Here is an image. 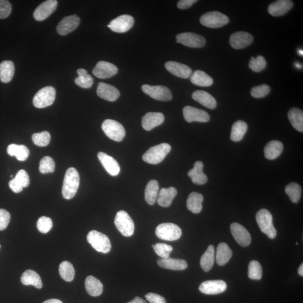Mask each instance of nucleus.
<instances>
[{
	"label": "nucleus",
	"instance_id": "obj_1",
	"mask_svg": "<svg viewBox=\"0 0 303 303\" xmlns=\"http://www.w3.org/2000/svg\"><path fill=\"white\" fill-rule=\"evenodd\" d=\"M80 184V177L77 170L71 168L66 171L64 180L62 194L66 200H71L77 194Z\"/></svg>",
	"mask_w": 303,
	"mask_h": 303
},
{
	"label": "nucleus",
	"instance_id": "obj_2",
	"mask_svg": "<svg viewBox=\"0 0 303 303\" xmlns=\"http://www.w3.org/2000/svg\"><path fill=\"white\" fill-rule=\"evenodd\" d=\"M171 149V146L168 143L155 145L146 151L142 159L146 163L157 165L163 162Z\"/></svg>",
	"mask_w": 303,
	"mask_h": 303
},
{
	"label": "nucleus",
	"instance_id": "obj_3",
	"mask_svg": "<svg viewBox=\"0 0 303 303\" xmlns=\"http://www.w3.org/2000/svg\"><path fill=\"white\" fill-rule=\"evenodd\" d=\"M256 220L260 230L269 239L276 238L277 231L273 224L272 215L266 209L260 210L256 215Z\"/></svg>",
	"mask_w": 303,
	"mask_h": 303
},
{
	"label": "nucleus",
	"instance_id": "obj_4",
	"mask_svg": "<svg viewBox=\"0 0 303 303\" xmlns=\"http://www.w3.org/2000/svg\"><path fill=\"white\" fill-rule=\"evenodd\" d=\"M88 242L97 252L107 254L110 252L111 244L107 236L96 230L90 231L87 235Z\"/></svg>",
	"mask_w": 303,
	"mask_h": 303
},
{
	"label": "nucleus",
	"instance_id": "obj_5",
	"mask_svg": "<svg viewBox=\"0 0 303 303\" xmlns=\"http://www.w3.org/2000/svg\"><path fill=\"white\" fill-rule=\"evenodd\" d=\"M115 225L120 233L126 237H130L134 233V222L125 211H120L117 213Z\"/></svg>",
	"mask_w": 303,
	"mask_h": 303
},
{
	"label": "nucleus",
	"instance_id": "obj_6",
	"mask_svg": "<svg viewBox=\"0 0 303 303\" xmlns=\"http://www.w3.org/2000/svg\"><path fill=\"white\" fill-rule=\"evenodd\" d=\"M156 235L160 239L172 241L181 238L182 231L177 225L164 223L156 227Z\"/></svg>",
	"mask_w": 303,
	"mask_h": 303
},
{
	"label": "nucleus",
	"instance_id": "obj_7",
	"mask_svg": "<svg viewBox=\"0 0 303 303\" xmlns=\"http://www.w3.org/2000/svg\"><path fill=\"white\" fill-rule=\"evenodd\" d=\"M102 129L109 138L117 142L122 141L126 135L124 126L115 120L107 119L104 121Z\"/></svg>",
	"mask_w": 303,
	"mask_h": 303
},
{
	"label": "nucleus",
	"instance_id": "obj_8",
	"mask_svg": "<svg viewBox=\"0 0 303 303\" xmlns=\"http://www.w3.org/2000/svg\"><path fill=\"white\" fill-rule=\"evenodd\" d=\"M56 97V90L53 87L47 86L38 92L33 98V105L39 108L53 105Z\"/></svg>",
	"mask_w": 303,
	"mask_h": 303
},
{
	"label": "nucleus",
	"instance_id": "obj_9",
	"mask_svg": "<svg viewBox=\"0 0 303 303\" xmlns=\"http://www.w3.org/2000/svg\"><path fill=\"white\" fill-rule=\"evenodd\" d=\"M200 22L203 26L210 28H219L228 24L229 19L219 12H208L200 18Z\"/></svg>",
	"mask_w": 303,
	"mask_h": 303
},
{
	"label": "nucleus",
	"instance_id": "obj_10",
	"mask_svg": "<svg viewBox=\"0 0 303 303\" xmlns=\"http://www.w3.org/2000/svg\"><path fill=\"white\" fill-rule=\"evenodd\" d=\"M141 89L144 93L156 100L169 101L173 98L171 91L167 87L144 84Z\"/></svg>",
	"mask_w": 303,
	"mask_h": 303
},
{
	"label": "nucleus",
	"instance_id": "obj_11",
	"mask_svg": "<svg viewBox=\"0 0 303 303\" xmlns=\"http://www.w3.org/2000/svg\"><path fill=\"white\" fill-rule=\"evenodd\" d=\"M177 42L191 48H202L206 44L204 37L192 32L180 33L177 36Z\"/></svg>",
	"mask_w": 303,
	"mask_h": 303
},
{
	"label": "nucleus",
	"instance_id": "obj_12",
	"mask_svg": "<svg viewBox=\"0 0 303 303\" xmlns=\"http://www.w3.org/2000/svg\"><path fill=\"white\" fill-rule=\"evenodd\" d=\"M134 24L133 17L129 15H122L113 20L107 27L113 32L122 33L129 31Z\"/></svg>",
	"mask_w": 303,
	"mask_h": 303
},
{
	"label": "nucleus",
	"instance_id": "obj_13",
	"mask_svg": "<svg viewBox=\"0 0 303 303\" xmlns=\"http://www.w3.org/2000/svg\"><path fill=\"white\" fill-rule=\"evenodd\" d=\"M183 115L188 122H207L210 120V116L206 111L190 106L184 108Z\"/></svg>",
	"mask_w": 303,
	"mask_h": 303
},
{
	"label": "nucleus",
	"instance_id": "obj_14",
	"mask_svg": "<svg viewBox=\"0 0 303 303\" xmlns=\"http://www.w3.org/2000/svg\"><path fill=\"white\" fill-rule=\"evenodd\" d=\"M230 230L234 239L241 247H248L250 244L252 238L244 226L235 222L231 225Z\"/></svg>",
	"mask_w": 303,
	"mask_h": 303
},
{
	"label": "nucleus",
	"instance_id": "obj_15",
	"mask_svg": "<svg viewBox=\"0 0 303 303\" xmlns=\"http://www.w3.org/2000/svg\"><path fill=\"white\" fill-rule=\"evenodd\" d=\"M118 72V69L115 65L101 61L97 64L93 70V74L99 79H107L115 75Z\"/></svg>",
	"mask_w": 303,
	"mask_h": 303
},
{
	"label": "nucleus",
	"instance_id": "obj_16",
	"mask_svg": "<svg viewBox=\"0 0 303 303\" xmlns=\"http://www.w3.org/2000/svg\"><path fill=\"white\" fill-rule=\"evenodd\" d=\"M58 1L48 0L38 7L33 14V17L37 21H43L53 14L58 7Z\"/></svg>",
	"mask_w": 303,
	"mask_h": 303
},
{
	"label": "nucleus",
	"instance_id": "obj_17",
	"mask_svg": "<svg viewBox=\"0 0 303 303\" xmlns=\"http://www.w3.org/2000/svg\"><path fill=\"white\" fill-rule=\"evenodd\" d=\"M253 40V36L250 33L246 32H238L231 35L230 44L235 49H243L252 44Z\"/></svg>",
	"mask_w": 303,
	"mask_h": 303
},
{
	"label": "nucleus",
	"instance_id": "obj_18",
	"mask_svg": "<svg viewBox=\"0 0 303 303\" xmlns=\"http://www.w3.org/2000/svg\"><path fill=\"white\" fill-rule=\"evenodd\" d=\"M80 23V19L77 15L66 17L59 23L57 31L61 36L67 35L77 29Z\"/></svg>",
	"mask_w": 303,
	"mask_h": 303
},
{
	"label": "nucleus",
	"instance_id": "obj_19",
	"mask_svg": "<svg viewBox=\"0 0 303 303\" xmlns=\"http://www.w3.org/2000/svg\"><path fill=\"white\" fill-rule=\"evenodd\" d=\"M227 288L225 281L222 280H209L201 283L199 289L207 295H216L224 292Z\"/></svg>",
	"mask_w": 303,
	"mask_h": 303
},
{
	"label": "nucleus",
	"instance_id": "obj_20",
	"mask_svg": "<svg viewBox=\"0 0 303 303\" xmlns=\"http://www.w3.org/2000/svg\"><path fill=\"white\" fill-rule=\"evenodd\" d=\"M165 68L170 73L183 79H188L192 74V70L188 66L176 61H168L165 64Z\"/></svg>",
	"mask_w": 303,
	"mask_h": 303
},
{
	"label": "nucleus",
	"instance_id": "obj_21",
	"mask_svg": "<svg viewBox=\"0 0 303 303\" xmlns=\"http://www.w3.org/2000/svg\"><path fill=\"white\" fill-rule=\"evenodd\" d=\"M97 93L99 97L110 102H114L120 97V93L116 88L105 83H99Z\"/></svg>",
	"mask_w": 303,
	"mask_h": 303
},
{
	"label": "nucleus",
	"instance_id": "obj_22",
	"mask_svg": "<svg viewBox=\"0 0 303 303\" xmlns=\"http://www.w3.org/2000/svg\"><path fill=\"white\" fill-rule=\"evenodd\" d=\"M98 158L103 168L111 176L116 177L119 175L120 168L115 159L102 152L98 154Z\"/></svg>",
	"mask_w": 303,
	"mask_h": 303
},
{
	"label": "nucleus",
	"instance_id": "obj_23",
	"mask_svg": "<svg viewBox=\"0 0 303 303\" xmlns=\"http://www.w3.org/2000/svg\"><path fill=\"white\" fill-rule=\"evenodd\" d=\"M293 6L290 0H278L269 5L268 12L273 17H281L285 15Z\"/></svg>",
	"mask_w": 303,
	"mask_h": 303
},
{
	"label": "nucleus",
	"instance_id": "obj_24",
	"mask_svg": "<svg viewBox=\"0 0 303 303\" xmlns=\"http://www.w3.org/2000/svg\"><path fill=\"white\" fill-rule=\"evenodd\" d=\"M165 117L161 112H148L143 117L141 125L145 130H153L155 127L162 125L164 122Z\"/></svg>",
	"mask_w": 303,
	"mask_h": 303
},
{
	"label": "nucleus",
	"instance_id": "obj_25",
	"mask_svg": "<svg viewBox=\"0 0 303 303\" xmlns=\"http://www.w3.org/2000/svg\"><path fill=\"white\" fill-rule=\"evenodd\" d=\"M158 264L160 267L174 271L184 270L188 267V263L186 260L170 257L159 259Z\"/></svg>",
	"mask_w": 303,
	"mask_h": 303
},
{
	"label": "nucleus",
	"instance_id": "obj_26",
	"mask_svg": "<svg viewBox=\"0 0 303 303\" xmlns=\"http://www.w3.org/2000/svg\"><path fill=\"white\" fill-rule=\"evenodd\" d=\"M177 194V189L174 187L161 189L157 200L158 204L163 207H170Z\"/></svg>",
	"mask_w": 303,
	"mask_h": 303
},
{
	"label": "nucleus",
	"instance_id": "obj_27",
	"mask_svg": "<svg viewBox=\"0 0 303 303\" xmlns=\"http://www.w3.org/2000/svg\"><path fill=\"white\" fill-rule=\"evenodd\" d=\"M192 98L202 106L211 110H214L217 106L215 98L206 91H197L193 93Z\"/></svg>",
	"mask_w": 303,
	"mask_h": 303
},
{
	"label": "nucleus",
	"instance_id": "obj_28",
	"mask_svg": "<svg viewBox=\"0 0 303 303\" xmlns=\"http://www.w3.org/2000/svg\"><path fill=\"white\" fill-rule=\"evenodd\" d=\"M203 167L204 165L202 162H197L194 165L193 169L189 172L188 176L191 178L194 184L201 186L207 182V177L203 172Z\"/></svg>",
	"mask_w": 303,
	"mask_h": 303
},
{
	"label": "nucleus",
	"instance_id": "obj_29",
	"mask_svg": "<svg viewBox=\"0 0 303 303\" xmlns=\"http://www.w3.org/2000/svg\"><path fill=\"white\" fill-rule=\"evenodd\" d=\"M232 255H233V252L226 243H221L218 245L216 252V260L219 266H224L228 263Z\"/></svg>",
	"mask_w": 303,
	"mask_h": 303
},
{
	"label": "nucleus",
	"instance_id": "obj_30",
	"mask_svg": "<svg viewBox=\"0 0 303 303\" xmlns=\"http://www.w3.org/2000/svg\"><path fill=\"white\" fill-rule=\"evenodd\" d=\"M283 149V146L281 141H271L264 147L265 158L270 160L276 159L282 154Z\"/></svg>",
	"mask_w": 303,
	"mask_h": 303
},
{
	"label": "nucleus",
	"instance_id": "obj_31",
	"mask_svg": "<svg viewBox=\"0 0 303 303\" xmlns=\"http://www.w3.org/2000/svg\"><path fill=\"white\" fill-rule=\"evenodd\" d=\"M85 287L88 294L92 296L101 295L103 292L102 283L98 279L92 276L87 277L85 281Z\"/></svg>",
	"mask_w": 303,
	"mask_h": 303
},
{
	"label": "nucleus",
	"instance_id": "obj_32",
	"mask_svg": "<svg viewBox=\"0 0 303 303\" xmlns=\"http://www.w3.org/2000/svg\"><path fill=\"white\" fill-rule=\"evenodd\" d=\"M159 193V184L155 180L150 181L146 185L145 190V200L148 205L153 206L158 200Z\"/></svg>",
	"mask_w": 303,
	"mask_h": 303
},
{
	"label": "nucleus",
	"instance_id": "obj_33",
	"mask_svg": "<svg viewBox=\"0 0 303 303\" xmlns=\"http://www.w3.org/2000/svg\"><path fill=\"white\" fill-rule=\"evenodd\" d=\"M203 196L197 192H192L189 196L187 202L188 209L194 214H198L202 211Z\"/></svg>",
	"mask_w": 303,
	"mask_h": 303
},
{
	"label": "nucleus",
	"instance_id": "obj_34",
	"mask_svg": "<svg viewBox=\"0 0 303 303\" xmlns=\"http://www.w3.org/2000/svg\"><path fill=\"white\" fill-rule=\"evenodd\" d=\"M15 73V66L12 61H3L0 64V80L4 83L11 81Z\"/></svg>",
	"mask_w": 303,
	"mask_h": 303
},
{
	"label": "nucleus",
	"instance_id": "obj_35",
	"mask_svg": "<svg viewBox=\"0 0 303 303\" xmlns=\"http://www.w3.org/2000/svg\"><path fill=\"white\" fill-rule=\"evenodd\" d=\"M215 261V249L213 245H210L201 259V266L203 270L208 272L214 266Z\"/></svg>",
	"mask_w": 303,
	"mask_h": 303
},
{
	"label": "nucleus",
	"instance_id": "obj_36",
	"mask_svg": "<svg viewBox=\"0 0 303 303\" xmlns=\"http://www.w3.org/2000/svg\"><path fill=\"white\" fill-rule=\"evenodd\" d=\"M191 82L200 87H210L214 83V80L210 75L202 70H196L191 76Z\"/></svg>",
	"mask_w": 303,
	"mask_h": 303
},
{
	"label": "nucleus",
	"instance_id": "obj_37",
	"mask_svg": "<svg viewBox=\"0 0 303 303\" xmlns=\"http://www.w3.org/2000/svg\"><path fill=\"white\" fill-rule=\"evenodd\" d=\"M8 154L11 156H15L20 162H25L30 156V150L25 145L12 144L8 146Z\"/></svg>",
	"mask_w": 303,
	"mask_h": 303
},
{
	"label": "nucleus",
	"instance_id": "obj_38",
	"mask_svg": "<svg viewBox=\"0 0 303 303\" xmlns=\"http://www.w3.org/2000/svg\"><path fill=\"white\" fill-rule=\"evenodd\" d=\"M21 282L25 285H33L37 288H41L43 285L39 274L31 269H28L22 274Z\"/></svg>",
	"mask_w": 303,
	"mask_h": 303
},
{
	"label": "nucleus",
	"instance_id": "obj_39",
	"mask_svg": "<svg viewBox=\"0 0 303 303\" xmlns=\"http://www.w3.org/2000/svg\"><path fill=\"white\" fill-rule=\"evenodd\" d=\"M248 130L247 123L242 120H238L232 126L230 138L231 140L238 142L243 139Z\"/></svg>",
	"mask_w": 303,
	"mask_h": 303
},
{
	"label": "nucleus",
	"instance_id": "obj_40",
	"mask_svg": "<svg viewBox=\"0 0 303 303\" xmlns=\"http://www.w3.org/2000/svg\"><path fill=\"white\" fill-rule=\"evenodd\" d=\"M288 117L291 125L300 132L303 131V112L299 108H292L288 113Z\"/></svg>",
	"mask_w": 303,
	"mask_h": 303
},
{
	"label": "nucleus",
	"instance_id": "obj_41",
	"mask_svg": "<svg viewBox=\"0 0 303 303\" xmlns=\"http://www.w3.org/2000/svg\"><path fill=\"white\" fill-rule=\"evenodd\" d=\"M77 73L78 77L75 79V82L78 86L83 88H89L92 86L93 79L88 74L86 70L79 69Z\"/></svg>",
	"mask_w": 303,
	"mask_h": 303
},
{
	"label": "nucleus",
	"instance_id": "obj_42",
	"mask_svg": "<svg viewBox=\"0 0 303 303\" xmlns=\"http://www.w3.org/2000/svg\"><path fill=\"white\" fill-rule=\"evenodd\" d=\"M59 273L65 281L71 282L74 280L75 269L73 264L68 261H64L60 264Z\"/></svg>",
	"mask_w": 303,
	"mask_h": 303
},
{
	"label": "nucleus",
	"instance_id": "obj_43",
	"mask_svg": "<svg viewBox=\"0 0 303 303\" xmlns=\"http://www.w3.org/2000/svg\"><path fill=\"white\" fill-rule=\"evenodd\" d=\"M285 192L292 202L297 203L299 201L301 195V188L299 184L295 183L288 184L285 188Z\"/></svg>",
	"mask_w": 303,
	"mask_h": 303
},
{
	"label": "nucleus",
	"instance_id": "obj_44",
	"mask_svg": "<svg viewBox=\"0 0 303 303\" xmlns=\"http://www.w3.org/2000/svg\"><path fill=\"white\" fill-rule=\"evenodd\" d=\"M261 265L257 260H252L248 266V277L251 280H259L262 277Z\"/></svg>",
	"mask_w": 303,
	"mask_h": 303
},
{
	"label": "nucleus",
	"instance_id": "obj_45",
	"mask_svg": "<svg viewBox=\"0 0 303 303\" xmlns=\"http://www.w3.org/2000/svg\"><path fill=\"white\" fill-rule=\"evenodd\" d=\"M39 170L42 174L54 173L55 170V163L53 159L49 156H45L41 160Z\"/></svg>",
	"mask_w": 303,
	"mask_h": 303
},
{
	"label": "nucleus",
	"instance_id": "obj_46",
	"mask_svg": "<svg viewBox=\"0 0 303 303\" xmlns=\"http://www.w3.org/2000/svg\"><path fill=\"white\" fill-rule=\"evenodd\" d=\"M33 143L37 146H46L48 145L51 140V135L48 131L38 132L32 135Z\"/></svg>",
	"mask_w": 303,
	"mask_h": 303
},
{
	"label": "nucleus",
	"instance_id": "obj_47",
	"mask_svg": "<svg viewBox=\"0 0 303 303\" xmlns=\"http://www.w3.org/2000/svg\"><path fill=\"white\" fill-rule=\"evenodd\" d=\"M267 63L266 60L262 56H258L256 58L252 57L249 64V68L254 72H262L266 68Z\"/></svg>",
	"mask_w": 303,
	"mask_h": 303
},
{
	"label": "nucleus",
	"instance_id": "obj_48",
	"mask_svg": "<svg viewBox=\"0 0 303 303\" xmlns=\"http://www.w3.org/2000/svg\"><path fill=\"white\" fill-rule=\"evenodd\" d=\"M53 226V221L48 217L42 216L37 221V229L41 233H49Z\"/></svg>",
	"mask_w": 303,
	"mask_h": 303
},
{
	"label": "nucleus",
	"instance_id": "obj_49",
	"mask_svg": "<svg viewBox=\"0 0 303 303\" xmlns=\"http://www.w3.org/2000/svg\"><path fill=\"white\" fill-rule=\"evenodd\" d=\"M155 252L162 258H168L170 257L173 248L171 245L164 243H158L154 247Z\"/></svg>",
	"mask_w": 303,
	"mask_h": 303
},
{
	"label": "nucleus",
	"instance_id": "obj_50",
	"mask_svg": "<svg viewBox=\"0 0 303 303\" xmlns=\"http://www.w3.org/2000/svg\"><path fill=\"white\" fill-rule=\"evenodd\" d=\"M271 88L267 84H262L253 87L251 90V95L255 98H261L266 97L270 92Z\"/></svg>",
	"mask_w": 303,
	"mask_h": 303
},
{
	"label": "nucleus",
	"instance_id": "obj_51",
	"mask_svg": "<svg viewBox=\"0 0 303 303\" xmlns=\"http://www.w3.org/2000/svg\"><path fill=\"white\" fill-rule=\"evenodd\" d=\"M15 181L23 188L30 186V179L29 175L25 170H21L18 172L15 178Z\"/></svg>",
	"mask_w": 303,
	"mask_h": 303
},
{
	"label": "nucleus",
	"instance_id": "obj_52",
	"mask_svg": "<svg viewBox=\"0 0 303 303\" xmlns=\"http://www.w3.org/2000/svg\"><path fill=\"white\" fill-rule=\"evenodd\" d=\"M12 7L10 2L7 0H0V19L8 18L12 13Z\"/></svg>",
	"mask_w": 303,
	"mask_h": 303
},
{
	"label": "nucleus",
	"instance_id": "obj_53",
	"mask_svg": "<svg viewBox=\"0 0 303 303\" xmlns=\"http://www.w3.org/2000/svg\"><path fill=\"white\" fill-rule=\"evenodd\" d=\"M11 219L10 213L6 210L0 209V231L7 229Z\"/></svg>",
	"mask_w": 303,
	"mask_h": 303
},
{
	"label": "nucleus",
	"instance_id": "obj_54",
	"mask_svg": "<svg viewBox=\"0 0 303 303\" xmlns=\"http://www.w3.org/2000/svg\"><path fill=\"white\" fill-rule=\"evenodd\" d=\"M145 298L150 303H167L165 298L157 293H148L145 295Z\"/></svg>",
	"mask_w": 303,
	"mask_h": 303
},
{
	"label": "nucleus",
	"instance_id": "obj_55",
	"mask_svg": "<svg viewBox=\"0 0 303 303\" xmlns=\"http://www.w3.org/2000/svg\"><path fill=\"white\" fill-rule=\"evenodd\" d=\"M197 2V0H181L178 3L177 6L180 9H187L190 8L194 4Z\"/></svg>",
	"mask_w": 303,
	"mask_h": 303
},
{
	"label": "nucleus",
	"instance_id": "obj_56",
	"mask_svg": "<svg viewBox=\"0 0 303 303\" xmlns=\"http://www.w3.org/2000/svg\"><path fill=\"white\" fill-rule=\"evenodd\" d=\"M9 187L12 190L16 193H21L23 189V188L20 186L16 181L15 179H13L12 181L9 182Z\"/></svg>",
	"mask_w": 303,
	"mask_h": 303
},
{
	"label": "nucleus",
	"instance_id": "obj_57",
	"mask_svg": "<svg viewBox=\"0 0 303 303\" xmlns=\"http://www.w3.org/2000/svg\"><path fill=\"white\" fill-rule=\"evenodd\" d=\"M128 303H146V302L143 299H141V297L136 296L135 297V299L134 300H132V301H130Z\"/></svg>",
	"mask_w": 303,
	"mask_h": 303
},
{
	"label": "nucleus",
	"instance_id": "obj_58",
	"mask_svg": "<svg viewBox=\"0 0 303 303\" xmlns=\"http://www.w3.org/2000/svg\"><path fill=\"white\" fill-rule=\"evenodd\" d=\"M43 303H63V302L60 300L53 299H49V300H46Z\"/></svg>",
	"mask_w": 303,
	"mask_h": 303
},
{
	"label": "nucleus",
	"instance_id": "obj_59",
	"mask_svg": "<svg viewBox=\"0 0 303 303\" xmlns=\"http://www.w3.org/2000/svg\"><path fill=\"white\" fill-rule=\"evenodd\" d=\"M298 273L301 276H303V264H301L299 269H298Z\"/></svg>",
	"mask_w": 303,
	"mask_h": 303
},
{
	"label": "nucleus",
	"instance_id": "obj_60",
	"mask_svg": "<svg viewBox=\"0 0 303 303\" xmlns=\"http://www.w3.org/2000/svg\"><path fill=\"white\" fill-rule=\"evenodd\" d=\"M295 66H296V67L298 69L302 68V66L301 65V64H300L298 63H295Z\"/></svg>",
	"mask_w": 303,
	"mask_h": 303
},
{
	"label": "nucleus",
	"instance_id": "obj_61",
	"mask_svg": "<svg viewBox=\"0 0 303 303\" xmlns=\"http://www.w3.org/2000/svg\"><path fill=\"white\" fill-rule=\"evenodd\" d=\"M299 54H300V55H301V56H302V54L303 53H302V50H299Z\"/></svg>",
	"mask_w": 303,
	"mask_h": 303
},
{
	"label": "nucleus",
	"instance_id": "obj_62",
	"mask_svg": "<svg viewBox=\"0 0 303 303\" xmlns=\"http://www.w3.org/2000/svg\"><path fill=\"white\" fill-rule=\"evenodd\" d=\"M11 178H13V175H11Z\"/></svg>",
	"mask_w": 303,
	"mask_h": 303
},
{
	"label": "nucleus",
	"instance_id": "obj_63",
	"mask_svg": "<svg viewBox=\"0 0 303 303\" xmlns=\"http://www.w3.org/2000/svg\"><path fill=\"white\" fill-rule=\"evenodd\" d=\"M0 249H1V245H0Z\"/></svg>",
	"mask_w": 303,
	"mask_h": 303
}]
</instances>
